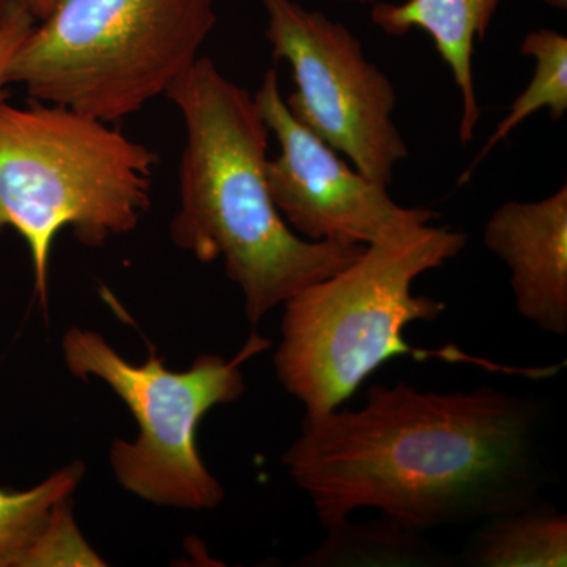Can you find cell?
I'll return each instance as SVG.
<instances>
[{
	"instance_id": "obj_1",
	"label": "cell",
	"mask_w": 567,
	"mask_h": 567,
	"mask_svg": "<svg viewBox=\"0 0 567 567\" xmlns=\"http://www.w3.org/2000/svg\"><path fill=\"white\" fill-rule=\"evenodd\" d=\"M536 401L477 388H369L358 410L303 423L282 465L324 529L372 507L405 527L466 524L539 502L548 483Z\"/></svg>"
},
{
	"instance_id": "obj_2",
	"label": "cell",
	"mask_w": 567,
	"mask_h": 567,
	"mask_svg": "<svg viewBox=\"0 0 567 567\" xmlns=\"http://www.w3.org/2000/svg\"><path fill=\"white\" fill-rule=\"evenodd\" d=\"M185 123L171 237L199 262L223 260L249 323L352 264L365 246L311 241L282 218L268 186V140L254 95L207 58L167 92Z\"/></svg>"
},
{
	"instance_id": "obj_3",
	"label": "cell",
	"mask_w": 567,
	"mask_h": 567,
	"mask_svg": "<svg viewBox=\"0 0 567 567\" xmlns=\"http://www.w3.org/2000/svg\"><path fill=\"white\" fill-rule=\"evenodd\" d=\"M466 245L446 226L409 227L365 246L342 270L305 287L284 303L281 342L275 352L279 383L305 406V423L344 404L380 365L401 354H440L499 371L517 369L475 360L451 349L424 352L405 342L410 323L435 322L446 306L413 292L421 275L443 267ZM517 374L527 371L518 369Z\"/></svg>"
},
{
	"instance_id": "obj_4",
	"label": "cell",
	"mask_w": 567,
	"mask_h": 567,
	"mask_svg": "<svg viewBox=\"0 0 567 567\" xmlns=\"http://www.w3.org/2000/svg\"><path fill=\"white\" fill-rule=\"evenodd\" d=\"M156 159L114 123L37 100L0 103V234L28 246L43 311L55 238L70 229L100 248L132 234L151 208Z\"/></svg>"
},
{
	"instance_id": "obj_5",
	"label": "cell",
	"mask_w": 567,
	"mask_h": 567,
	"mask_svg": "<svg viewBox=\"0 0 567 567\" xmlns=\"http://www.w3.org/2000/svg\"><path fill=\"white\" fill-rule=\"evenodd\" d=\"M215 0H59L11 59L29 99L107 123L144 110L200 59Z\"/></svg>"
},
{
	"instance_id": "obj_6",
	"label": "cell",
	"mask_w": 567,
	"mask_h": 567,
	"mask_svg": "<svg viewBox=\"0 0 567 567\" xmlns=\"http://www.w3.org/2000/svg\"><path fill=\"white\" fill-rule=\"evenodd\" d=\"M268 347L270 341L252 333L234 358L200 354L186 371H173L153 349L145 363H130L96 331L71 327L62 338L70 374L110 386L136 421V439L111 445L117 483L152 505L194 513L215 511L226 496L200 457V421L244 395V364Z\"/></svg>"
},
{
	"instance_id": "obj_7",
	"label": "cell",
	"mask_w": 567,
	"mask_h": 567,
	"mask_svg": "<svg viewBox=\"0 0 567 567\" xmlns=\"http://www.w3.org/2000/svg\"><path fill=\"white\" fill-rule=\"evenodd\" d=\"M260 2L274 58L292 71L297 89L286 100L289 110L354 169L390 185L394 167L409 156L393 121V82L341 22L295 0Z\"/></svg>"
},
{
	"instance_id": "obj_8",
	"label": "cell",
	"mask_w": 567,
	"mask_h": 567,
	"mask_svg": "<svg viewBox=\"0 0 567 567\" xmlns=\"http://www.w3.org/2000/svg\"><path fill=\"white\" fill-rule=\"evenodd\" d=\"M254 99L279 145L267 166L271 197L300 237L368 246L435 218L432 210L395 204L386 185L354 169L298 121L287 106L275 69L265 73Z\"/></svg>"
},
{
	"instance_id": "obj_9",
	"label": "cell",
	"mask_w": 567,
	"mask_h": 567,
	"mask_svg": "<svg viewBox=\"0 0 567 567\" xmlns=\"http://www.w3.org/2000/svg\"><path fill=\"white\" fill-rule=\"evenodd\" d=\"M484 245L507 265L518 315L548 334L567 333V186L509 200L484 227Z\"/></svg>"
},
{
	"instance_id": "obj_10",
	"label": "cell",
	"mask_w": 567,
	"mask_h": 567,
	"mask_svg": "<svg viewBox=\"0 0 567 567\" xmlns=\"http://www.w3.org/2000/svg\"><path fill=\"white\" fill-rule=\"evenodd\" d=\"M502 0H405L377 3L372 21L390 35H405L413 29L427 33L436 52L450 66L461 93L458 137L468 144L481 118L477 103L473 55L477 41L486 37Z\"/></svg>"
},
{
	"instance_id": "obj_11",
	"label": "cell",
	"mask_w": 567,
	"mask_h": 567,
	"mask_svg": "<svg viewBox=\"0 0 567 567\" xmlns=\"http://www.w3.org/2000/svg\"><path fill=\"white\" fill-rule=\"evenodd\" d=\"M486 520L462 555L465 566H567V517L557 507L539 499Z\"/></svg>"
},
{
	"instance_id": "obj_12",
	"label": "cell",
	"mask_w": 567,
	"mask_h": 567,
	"mask_svg": "<svg viewBox=\"0 0 567 567\" xmlns=\"http://www.w3.org/2000/svg\"><path fill=\"white\" fill-rule=\"evenodd\" d=\"M394 518L380 516L353 524L346 518L327 528V537L298 566H447L446 557L435 551L420 536Z\"/></svg>"
},
{
	"instance_id": "obj_13",
	"label": "cell",
	"mask_w": 567,
	"mask_h": 567,
	"mask_svg": "<svg viewBox=\"0 0 567 567\" xmlns=\"http://www.w3.org/2000/svg\"><path fill=\"white\" fill-rule=\"evenodd\" d=\"M522 55L535 61L532 80L527 89L511 104L506 117L496 126L491 140L481 148L480 155L466 171L465 182L477 164L494 151L496 145L509 136L529 115L543 110L550 111L554 121H561L567 111V39L554 29L529 32L520 44Z\"/></svg>"
},
{
	"instance_id": "obj_14",
	"label": "cell",
	"mask_w": 567,
	"mask_h": 567,
	"mask_svg": "<svg viewBox=\"0 0 567 567\" xmlns=\"http://www.w3.org/2000/svg\"><path fill=\"white\" fill-rule=\"evenodd\" d=\"M84 477V465L74 461L29 488L0 487V567H20L52 509L73 498Z\"/></svg>"
},
{
	"instance_id": "obj_15",
	"label": "cell",
	"mask_w": 567,
	"mask_h": 567,
	"mask_svg": "<svg viewBox=\"0 0 567 567\" xmlns=\"http://www.w3.org/2000/svg\"><path fill=\"white\" fill-rule=\"evenodd\" d=\"M71 499H63L52 509L47 524L22 557L20 567L106 566L82 536L74 520Z\"/></svg>"
},
{
	"instance_id": "obj_16",
	"label": "cell",
	"mask_w": 567,
	"mask_h": 567,
	"mask_svg": "<svg viewBox=\"0 0 567 567\" xmlns=\"http://www.w3.org/2000/svg\"><path fill=\"white\" fill-rule=\"evenodd\" d=\"M35 24L37 21L31 14L17 0H11L6 18L0 22V103L6 102V91L9 87L7 71L11 59Z\"/></svg>"
},
{
	"instance_id": "obj_17",
	"label": "cell",
	"mask_w": 567,
	"mask_h": 567,
	"mask_svg": "<svg viewBox=\"0 0 567 567\" xmlns=\"http://www.w3.org/2000/svg\"><path fill=\"white\" fill-rule=\"evenodd\" d=\"M37 22L44 20L54 10L59 0H17Z\"/></svg>"
},
{
	"instance_id": "obj_18",
	"label": "cell",
	"mask_w": 567,
	"mask_h": 567,
	"mask_svg": "<svg viewBox=\"0 0 567 567\" xmlns=\"http://www.w3.org/2000/svg\"><path fill=\"white\" fill-rule=\"evenodd\" d=\"M543 2L558 10H565L567 7V0H543Z\"/></svg>"
},
{
	"instance_id": "obj_19",
	"label": "cell",
	"mask_w": 567,
	"mask_h": 567,
	"mask_svg": "<svg viewBox=\"0 0 567 567\" xmlns=\"http://www.w3.org/2000/svg\"><path fill=\"white\" fill-rule=\"evenodd\" d=\"M11 0H0V22L6 18L7 10H9Z\"/></svg>"
},
{
	"instance_id": "obj_20",
	"label": "cell",
	"mask_w": 567,
	"mask_h": 567,
	"mask_svg": "<svg viewBox=\"0 0 567 567\" xmlns=\"http://www.w3.org/2000/svg\"><path fill=\"white\" fill-rule=\"evenodd\" d=\"M350 2L369 3V2H375V0H350Z\"/></svg>"
}]
</instances>
